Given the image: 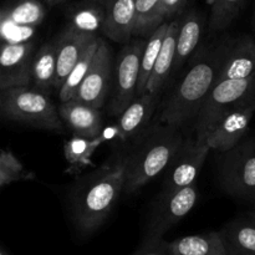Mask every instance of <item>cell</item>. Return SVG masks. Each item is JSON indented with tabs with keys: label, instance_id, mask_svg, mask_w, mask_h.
Instances as JSON below:
<instances>
[{
	"label": "cell",
	"instance_id": "6da1fadb",
	"mask_svg": "<svg viewBox=\"0 0 255 255\" xmlns=\"http://www.w3.org/2000/svg\"><path fill=\"white\" fill-rule=\"evenodd\" d=\"M224 51L226 42L201 50L164 100L157 121L181 128L187 122L196 120L204 100L218 79Z\"/></svg>",
	"mask_w": 255,
	"mask_h": 255
},
{
	"label": "cell",
	"instance_id": "7a4b0ae2",
	"mask_svg": "<svg viewBox=\"0 0 255 255\" xmlns=\"http://www.w3.org/2000/svg\"><path fill=\"white\" fill-rule=\"evenodd\" d=\"M126 168L127 151H122L82 181L72 198V212L79 231L92 233L106 221L125 189Z\"/></svg>",
	"mask_w": 255,
	"mask_h": 255
},
{
	"label": "cell",
	"instance_id": "3957f363",
	"mask_svg": "<svg viewBox=\"0 0 255 255\" xmlns=\"http://www.w3.org/2000/svg\"><path fill=\"white\" fill-rule=\"evenodd\" d=\"M184 142L178 127L152 122L127 149L124 192L131 194L166 171Z\"/></svg>",
	"mask_w": 255,
	"mask_h": 255
},
{
	"label": "cell",
	"instance_id": "277c9868",
	"mask_svg": "<svg viewBox=\"0 0 255 255\" xmlns=\"http://www.w3.org/2000/svg\"><path fill=\"white\" fill-rule=\"evenodd\" d=\"M0 117L17 124L57 133L65 131L57 107L50 95L32 86L11 87L0 91Z\"/></svg>",
	"mask_w": 255,
	"mask_h": 255
},
{
	"label": "cell",
	"instance_id": "5b68a950",
	"mask_svg": "<svg viewBox=\"0 0 255 255\" xmlns=\"http://www.w3.org/2000/svg\"><path fill=\"white\" fill-rule=\"evenodd\" d=\"M254 96L255 74L247 79L217 81L194 120L196 137L202 138L206 136L224 112Z\"/></svg>",
	"mask_w": 255,
	"mask_h": 255
},
{
	"label": "cell",
	"instance_id": "8992f818",
	"mask_svg": "<svg viewBox=\"0 0 255 255\" xmlns=\"http://www.w3.org/2000/svg\"><path fill=\"white\" fill-rule=\"evenodd\" d=\"M218 168L219 182L227 193L255 197V139L222 153Z\"/></svg>",
	"mask_w": 255,
	"mask_h": 255
},
{
	"label": "cell",
	"instance_id": "52a82bcc",
	"mask_svg": "<svg viewBox=\"0 0 255 255\" xmlns=\"http://www.w3.org/2000/svg\"><path fill=\"white\" fill-rule=\"evenodd\" d=\"M146 40L136 39L125 45L115 60L112 80V100L110 112L119 117L136 99L139 77V65Z\"/></svg>",
	"mask_w": 255,
	"mask_h": 255
},
{
	"label": "cell",
	"instance_id": "ba28073f",
	"mask_svg": "<svg viewBox=\"0 0 255 255\" xmlns=\"http://www.w3.org/2000/svg\"><path fill=\"white\" fill-rule=\"evenodd\" d=\"M197 199L198 188L196 183L172 193L159 194L142 243H158L163 241L164 234L193 209Z\"/></svg>",
	"mask_w": 255,
	"mask_h": 255
},
{
	"label": "cell",
	"instance_id": "9c48e42d",
	"mask_svg": "<svg viewBox=\"0 0 255 255\" xmlns=\"http://www.w3.org/2000/svg\"><path fill=\"white\" fill-rule=\"evenodd\" d=\"M209 151L211 148L204 139L197 137L184 138L183 144L166 169L161 193H172L196 183Z\"/></svg>",
	"mask_w": 255,
	"mask_h": 255
},
{
	"label": "cell",
	"instance_id": "30bf717a",
	"mask_svg": "<svg viewBox=\"0 0 255 255\" xmlns=\"http://www.w3.org/2000/svg\"><path fill=\"white\" fill-rule=\"evenodd\" d=\"M254 114L255 96L224 112L202 139L214 151L221 153L231 151L241 143L244 134L248 132Z\"/></svg>",
	"mask_w": 255,
	"mask_h": 255
},
{
	"label": "cell",
	"instance_id": "8fae6325",
	"mask_svg": "<svg viewBox=\"0 0 255 255\" xmlns=\"http://www.w3.org/2000/svg\"><path fill=\"white\" fill-rule=\"evenodd\" d=\"M114 67L111 49L107 42L101 39L89 72L80 85L74 100L90 105L95 109H102L112 89Z\"/></svg>",
	"mask_w": 255,
	"mask_h": 255
},
{
	"label": "cell",
	"instance_id": "7c38bea8",
	"mask_svg": "<svg viewBox=\"0 0 255 255\" xmlns=\"http://www.w3.org/2000/svg\"><path fill=\"white\" fill-rule=\"evenodd\" d=\"M34 42H2L0 46V91L11 87L31 86Z\"/></svg>",
	"mask_w": 255,
	"mask_h": 255
},
{
	"label": "cell",
	"instance_id": "4fadbf2b",
	"mask_svg": "<svg viewBox=\"0 0 255 255\" xmlns=\"http://www.w3.org/2000/svg\"><path fill=\"white\" fill-rule=\"evenodd\" d=\"M99 36L67 26L56 39V72L54 90L59 91L87 47Z\"/></svg>",
	"mask_w": 255,
	"mask_h": 255
},
{
	"label": "cell",
	"instance_id": "5bb4252c",
	"mask_svg": "<svg viewBox=\"0 0 255 255\" xmlns=\"http://www.w3.org/2000/svg\"><path fill=\"white\" fill-rule=\"evenodd\" d=\"M254 74L255 37L241 35L226 41V51L217 81L247 79Z\"/></svg>",
	"mask_w": 255,
	"mask_h": 255
},
{
	"label": "cell",
	"instance_id": "9a60e30c",
	"mask_svg": "<svg viewBox=\"0 0 255 255\" xmlns=\"http://www.w3.org/2000/svg\"><path fill=\"white\" fill-rule=\"evenodd\" d=\"M161 94H146L136 99L117 117L116 125L121 134V142H132L143 133L152 124L158 107Z\"/></svg>",
	"mask_w": 255,
	"mask_h": 255
},
{
	"label": "cell",
	"instance_id": "2e32d148",
	"mask_svg": "<svg viewBox=\"0 0 255 255\" xmlns=\"http://www.w3.org/2000/svg\"><path fill=\"white\" fill-rule=\"evenodd\" d=\"M57 111L62 124L69 127L74 136L96 138L104 128L101 111L77 100L60 102Z\"/></svg>",
	"mask_w": 255,
	"mask_h": 255
},
{
	"label": "cell",
	"instance_id": "e0dca14e",
	"mask_svg": "<svg viewBox=\"0 0 255 255\" xmlns=\"http://www.w3.org/2000/svg\"><path fill=\"white\" fill-rule=\"evenodd\" d=\"M136 22V0H109L104 6L101 31L115 42L128 44Z\"/></svg>",
	"mask_w": 255,
	"mask_h": 255
},
{
	"label": "cell",
	"instance_id": "ac0fdd59",
	"mask_svg": "<svg viewBox=\"0 0 255 255\" xmlns=\"http://www.w3.org/2000/svg\"><path fill=\"white\" fill-rule=\"evenodd\" d=\"M179 20L169 21L168 30L164 36L158 59L153 67L149 81L147 84V91L149 94H161L163 87L171 79L173 72L174 59H176V46H177V34H178Z\"/></svg>",
	"mask_w": 255,
	"mask_h": 255
},
{
	"label": "cell",
	"instance_id": "d6986e66",
	"mask_svg": "<svg viewBox=\"0 0 255 255\" xmlns=\"http://www.w3.org/2000/svg\"><path fill=\"white\" fill-rule=\"evenodd\" d=\"M169 255H227L221 232L194 234L167 242Z\"/></svg>",
	"mask_w": 255,
	"mask_h": 255
},
{
	"label": "cell",
	"instance_id": "ffe728a7",
	"mask_svg": "<svg viewBox=\"0 0 255 255\" xmlns=\"http://www.w3.org/2000/svg\"><path fill=\"white\" fill-rule=\"evenodd\" d=\"M202 26H203L202 17L196 10L188 11L179 20L173 72L178 71L197 49L201 40Z\"/></svg>",
	"mask_w": 255,
	"mask_h": 255
},
{
	"label": "cell",
	"instance_id": "44dd1931",
	"mask_svg": "<svg viewBox=\"0 0 255 255\" xmlns=\"http://www.w3.org/2000/svg\"><path fill=\"white\" fill-rule=\"evenodd\" d=\"M221 232L227 255H255V221L236 219Z\"/></svg>",
	"mask_w": 255,
	"mask_h": 255
},
{
	"label": "cell",
	"instance_id": "7402d4cb",
	"mask_svg": "<svg viewBox=\"0 0 255 255\" xmlns=\"http://www.w3.org/2000/svg\"><path fill=\"white\" fill-rule=\"evenodd\" d=\"M1 19V30L15 29L16 31H27L34 29L44 19V7L36 0H20L10 9H4Z\"/></svg>",
	"mask_w": 255,
	"mask_h": 255
},
{
	"label": "cell",
	"instance_id": "603a6c76",
	"mask_svg": "<svg viewBox=\"0 0 255 255\" xmlns=\"http://www.w3.org/2000/svg\"><path fill=\"white\" fill-rule=\"evenodd\" d=\"M56 40L45 42L36 50L32 62L31 86L50 95L54 90L55 72H56Z\"/></svg>",
	"mask_w": 255,
	"mask_h": 255
},
{
	"label": "cell",
	"instance_id": "cb8c5ba5",
	"mask_svg": "<svg viewBox=\"0 0 255 255\" xmlns=\"http://www.w3.org/2000/svg\"><path fill=\"white\" fill-rule=\"evenodd\" d=\"M168 21L163 22L153 34L147 37L146 45H144L143 52L141 56V65H139V77L138 85H137V96L146 94L147 84L149 81L153 67L158 59L159 51H161L162 44H163L164 36L168 30Z\"/></svg>",
	"mask_w": 255,
	"mask_h": 255
},
{
	"label": "cell",
	"instance_id": "d4e9b609",
	"mask_svg": "<svg viewBox=\"0 0 255 255\" xmlns=\"http://www.w3.org/2000/svg\"><path fill=\"white\" fill-rule=\"evenodd\" d=\"M102 142L100 137L87 138V137L72 136L65 141L64 154L70 166V172L79 173L87 166H91V157L94 152L101 146Z\"/></svg>",
	"mask_w": 255,
	"mask_h": 255
},
{
	"label": "cell",
	"instance_id": "484cf974",
	"mask_svg": "<svg viewBox=\"0 0 255 255\" xmlns=\"http://www.w3.org/2000/svg\"><path fill=\"white\" fill-rule=\"evenodd\" d=\"M163 22L162 0H136L133 36L149 37Z\"/></svg>",
	"mask_w": 255,
	"mask_h": 255
},
{
	"label": "cell",
	"instance_id": "4316f807",
	"mask_svg": "<svg viewBox=\"0 0 255 255\" xmlns=\"http://www.w3.org/2000/svg\"><path fill=\"white\" fill-rule=\"evenodd\" d=\"M100 40L101 39L99 37V39L95 40V41L87 47V50L84 52L81 59H80L79 62L75 65L72 71L70 72L67 79L65 80L61 89L59 90L60 102H66V101H70V100H74L80 85L82 84L85 76H86V74L89 72L90 66H91L92 64V60H94L95 54H96L97 51V47H99L100 45Z\"/></svg>",
	"mask_w": 255,
	"mask_h": 255
},
{
	"label": "cell",
	"instance_id": "83f0119b",
	"mask_svg": "<svg viewBox=\"0 0 255 255\" xmlns=\"http://www.w3.org/2000/svg\"><path fill=\"white\" fill-rule=\"evenodd\" d=\"M246 0H214L209 17L211 34L221 32L232 25L243 7Z\"/></svg>",
	"mask_w": 255,
	"mask_h": 255
},
{
	"label": "cell",
	"instance_id": "f1b7e54d",
	"mask_svg": "<svg viewBox=\"0 0 255 255\" xmlns=\"http://www.w3.org/2000/svg\"><path fill=\"white\" fill-rule=\"evenodd\" d=\"M34 178L35 174L26 171L19 158H16L11 151H0V189L15 182L30 181Z\"/></svg>",
	"mask_w": 255,
	"mask_h": 255
},
{
	"label": "cell",
	"instance_id": "f546056e",
	"mask_svg": "<svg viewBox=\"0 0 255 255\" xmlns=\"http://www.w3.org/2000/svg\"><path fill=\"white\" fill-rule=\"evenodd\" d=\"M132 255H169L167 242L161 241L158 243H142Z\"/></svg>",
	"mask_w": 255,
	"mask_h": 255
},
{
	"label": "cell",
	"instance_id": "4dcf8cb0",
	"mask_svg": "<svg viewBox=\"0 0 255 255\" xmlns=\"http://www.w3.org/2000/svg\"><path fill=\"white\" fill-rule=\"evenodd\" d=\"M186 4L187 0H162V16L164 21L179 14Z\"/></svg>",
	"mask_w": 255,
	"mask_h": 255
},
{
	"label": "cell",
	"instance_id": "1f68e13d",
	"mask_svg": "<svg viewBox=\"0 0 255 255\" xmlns=\"http://www.w3.org/2000/svg\"><path fill=\"white\" fill-rule=\"evenodd\" d=\"M100 139H101L102 143L105 142H121V134H120V129L117 127L116 124L107 125L102 128L101 133H100Z\"/></svg>",
	"mask_w": 255,
	"mask_h": 255
},
{
	"label": "cell",
	"instance_id": "d6a6232c",
	"mask_svg": "<svg viewBox=\"0 0 255 255\" xmlns=\"http://www.w3.org/2000/svg\"><path fill=\"white\" fill-rule=\"evenodd\" d=\"M62 1H64V0H45V2H46V4H49L50 6H55V5H57V4H61Z\"/></svg>",
	"mask_w": 255,
	"mask_h": 255
},
{
	"label": "cell",
	"instance_id": "836d02e7",
	"mask_svg": "<svg viewBox=\"0 0 255 255\" xmlns=\"http://www.w3.org/2000/svg\"><path fill=\"white\" fill-rule=\"evenodd\" d=\"M92 1L96 2L97 5H101V6L104 7V6H105V4H106V2L109 1V0H92Z\"/></svg>",
	"mask_w": 255,
	"mask_h": 255
},
{
	"label": "cell",
	"instance_id": "e575fe53",
	"mask_svg": "<svg viewBox=\"0 0 255 255\" xmlns=\"http://www.w3.org/2000/svg\"><path fill=\"white\" fill-rule=\"evenodd\" d=\"M1 19H2V11L0 10V29H1ZM2 44V37H1V30H0V46Z\"/></svg>",
	"mask_w": 255,
	"mask_h": 255
},
{
	"label": "cell",
	"instance_id": "d590c367",
	"mask_svg": "<svg viewBox=\"0 0 255 255\" xmlns=\"http://www.w3.org/2000/svg\"><path fill=\"white\" fill-rule=\"evenodd\" d=\"M0 255H9V254H7V253H6V252H5V251H4V249H2V248H1V247H0Z\"/></svg>",
	"mask_w": 255,
	"mask_h": 255
},
{
	"label": "cell",
	"instance_id": "8d00e7d4",
	"mask_svg": "<svg viewBox=\"0 0 255 255\" xmlns=\"http://www.w3.org/2000/svg\"><path fill=\"white\" fill-rule=\"evenodd\" d=\"M249 217H251V218H252V219H254V221H255V209H254V211H253V212H252V213H251V214H249Z\"/></svg>",
	"mask_w": 255,
	"mask_h": 255
},
{
	"label": "cell",
	"instance_id": "74e56055",
	"mask_svg": "<svg viewBox=\"0 0 255 255\" xmlns=\"http://www.w3.org/2000/svg\"><path fill=\"white\" fill-rule=\"evenodd\" d=\"M253 30H254V35H255V12H254V16H253Z\"/></svg>",
	"mask_w": 255,
	"mask_h": 255
}]
</instances>
